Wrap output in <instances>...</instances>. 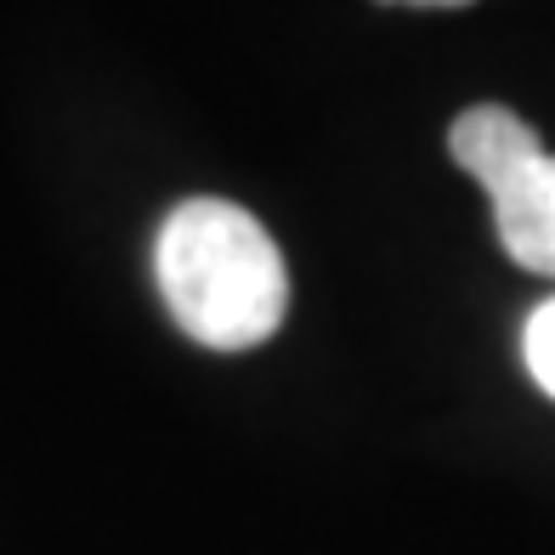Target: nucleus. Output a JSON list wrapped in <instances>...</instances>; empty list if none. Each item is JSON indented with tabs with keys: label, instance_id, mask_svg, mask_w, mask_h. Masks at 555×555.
<instances>
[{
	"label": "nucleus",
	"instance_id": "f257e3e1",
	"mask_svg": "<svg viewBox=\"0 0 555 555\" xmlns=\"http://www.w3.org/2000/svg\"><path fill=\"white\" fill-rule=\"evenodd\" d=\"M154 278L170 318L210 351L261 346L289 312V267L272 233L227 198H182L165 216Z\"/></svg>",
	"mask_w": 555,
	"mask_h": 555
},
{
	"label": "nucleus",
	"instance_id": "f03ea898",
	"mask_svg": "<svg viewBox=\"0 0 555 555\" xmlns=\"http://www.w3.org/2000/svg\"><path fill=\"white\" fill-rule=\"evenodd\" d=\"M448 154L488 193L504 256L555 278V154H544L533 125L499 103H476L453 119Z\"/></svg>",
	"mask_w": 555,
	"mask_h": 555
},
{
	"label": "nucleus",
	"instance_id": "7ed1b4c3",
	"mask_svg": "<svg viewBox=\"0 0 555 555\" xmlns=\"http://www.w3.org/2000/svg\"><path fill=\"white\" fill-rule=\"evenodd\" d=\"M521 358H527V374L539 380V391L555 397V295L544 300V307H533V318H527Z\"/></svg>",
	"mask_w": 555,
	"mask_h": 555
},
{
	"label": "nucleus",
	"instance_id": "20e7f679",
	"mask_svg": "<svg viewBox=\"0 0 555 555\" xmlns=\"http://www.w3.org/2000/svg\"><path fill=\"white\" fill-rule=\"evenodd\" d=\"M380 7H431V12H448V7H470V0H380Z\"/></svg>",
	"mask_w": 555,
	"mask_h": 555
}]
</instances>
